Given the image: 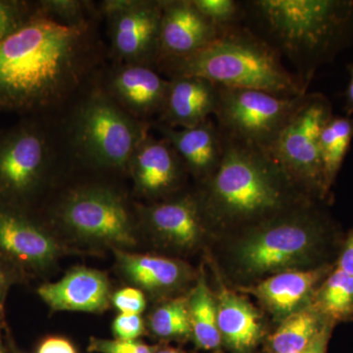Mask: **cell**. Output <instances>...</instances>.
Returning <instances> with one entry per match:
<instances>
[{
    "label": "cell",
    "mask_w": 353,
    "mask_h": 353,
    "mask_svg": "<svg viewBox=\"0 0 353 353\" xmlns=\"http://www.w3.org/2000/svg\"><path fill=\"white\" fill-rule=\"evenodd\" d=\"M94 25L69 26L39 8L0 41V110L44 112L75 94L99 59Z\"/></svg>",
    "instance_id": "6da1fadb"
},
{
    "label": "cell",
    "mask_w": 353,
    "mask_h": 353,
    "mask_svg": "<svg viewBox=\"0 0 353 353\" xmlns=\"http://www.w3.org/2000/svg\"><path fill=\"white\" fill-rule=\"evenodd\" d=\"M243 6L256 28L252 31L288 58L306 88L353 37V0H253Z\"/></svg>",
    "instance_id": "7a4b0ae2"
},
{
    "label": "cell",
    "mask_w": 353,
    "mask_h": 353,
    "mask_svg": "<svg viewBox=\"0 0 353 353\" xmlns=\"http://www.w3.org/2000/svg\"><path fill=\"white\" fill-rule=\"evenodd\" d=\"M203 185L202 210L217 222L259 224L308 203L270 153L227 139L219 168Z\"/></svg>",
    "instance_id": "3957f363"
},
{
    "label": "cell",
    "mask_w": 353,
    "mask_h": 353,
    "mask_svg": "<svg viewBox=\"0 0 353 353\" xmlns=\"http://www.w3.org/2000/svg\"><path fill=\"white\" fill-rule=\"evenodd\" d=\"M169 79L199 77L225 88L264 90L282 97L307 94L282 57L248 28H227L202 50L181 58L164 60L155 67Z\"/></svg>",
    "instance_id": "277c9868"
},
{
    "label": "cell",
    "mask_w": 353,
    "mask_h": 353,
    "mask_svg": "<svg viewBox=\"0 0 353 353\" xmlns=\"http://www.w3.org/2000/svg\"><path fill=\"white\" fill-rule=\"evenodd\" d=\"M150 124L125 112L104 88H94L74 111L70 125L77 157L99 169L128 171L132 153Z\"/></svg>",
    "instance_id": "5b68a950"
},
{
    "label": "cell",
    "mask_w": 353,
    "mask_h": 353,
    "mask_svg": "<svg viewBox=\"0 0 353 353\" xmlns=\"http://www.w3.org/2000/svg\"><path fill=\"white\" fill-rule=\"evenodd\" d=\"M310 208L308 202L256 224L239 246L238 260L243 270L275 275L306 263L323 233L321 218Z\"/></svg>",
    "instance_id": "8992f818"
},
{
    "label": "cell",
    "mask_w": 353,
    "mask_h": 353,
    "mask_svg": "<svg viewBox=\"0 0 353 353\" xmlns=\"http://www.w3.org/2000/svg\"><path fill=\"white\" fill-rule=\"evenodd\" d=\"M52 141L34 118L0 132V205L31 211L50 178Z\"/></svg>",
    "instance_id": "52a82bcc"
},
{
    "label": "cell",
    "mask_w": 353,
    "mask_h": 353,
    "mask_svg": "<svg viewBox=\"0 0 353 353\" xmlns=\"http://www.w3.org/2000/svg\"><path fill=\"white\" fill-rule=\"evenodd\" d=\"M57 224L76 240L122 250L137 243V219L127 199L105 185L71 190L55 211Z\"/></svg>",
    "instance_id": "ba28073f"
},
{
    "label": "cell",
    "mask_w": 353,
    "mask_h": 353,
    "mask_svg": "<svg viewBox=\"0 0 353 353\" xmlns=\"http://www.w3.org/2000/svg\"><path fill=\"white\" fill-rule=\"evenodd\" d=\"M333 115L331 101L324 94H306L268 152L308 197L323 199L328 194L320 157V134Z\"/></svg>",
    "instance_id": "9c48e42d"
},
{
    "label": "cell",
    "mask_w": 353,
    "mask_h": 353,
    "mask_svg": "<svg viewBox=\"0 0 353 353\" xmlns=\"http://www.w3.org/2000/svg\"><path fill=\"white\" fill-rule=\"evenodd\" d=\"M305 94L282 97L219 85L216 124L227 141L269 152Z\"/></svg>",
    "instance_id": "30bf717a"
},
{
    "label": "cell",
    "mask_w": 353,
    "mask_h": 353,
    "mask_svg": "<svg viewBox=\"0 0 353 353\" xmlns=\"http://www.w3.org/2000/svg\"><path fill=\"white\" fill-rule=\"evenodd\" d=\"M99 12L108 22L111 51L118 63L155 69L159 57L162 0H105Z\"/></svg>",
    "instance_id": "8fae6325"
},
{
    "label": "cell",
    "mask_w": 353,
    "mask_h": 353,
    "mask_svg": "<svg viewBox=\"0 0 353 353\" xmlns=\"http://www.w3.org/2000/svg\"><path fill=\"white\" fill-rule=\"evenodd\" d=\"M63 252L57 236L31 211L0 205V264L16 276L38 275Z\"/></svg>",
    "instance_id": "7c38bea8"
},
{
    "label": "cell",
    "mask_w": 353,
    "mask_h": 353,
    "mask_svg": "<svg viewBox=\"0 0 353 353\" xmlns=\"http://www.w3.org/2000/svg\"><path fill=\"white\" fill-rule=\"evenodd\" d=\"M138 219L157 240L178 250L196 245L204 233L205 215L199 196L172 197L137 208Z\"/></svg>",
    "instance_id": "4fadbf2b"
},
{
    "label": "cell",
    "mask_w": 353,
    "mask_h": 353,
    "mask_svg": "<svg viewBox=\"0 0 353 353\" xmlns=\"http://www.w3.org/2000/svg\"><path fill=\"white\" fill-rule=\"evenodd\" d=\"M139 196L157 201L178 189L187 169L166 139L146 134L132 153L128 171Z\"/></svg>",
    "instance_id": "5bb4252c"
},
{
    "label": "cell",
    "mask_w": 353,
    "mask_h": 353,
    "mask_svg": "<svg viewBox=\"0 0 353 353\" xmlns=\"http://www.w3.org/2000/svg\"><path fill=\"white\" fill-rule=\"evenodd\" d=\"M168 88L169 80L153 67L118 63L108 74L104 90L125 112L148 122L161 113Z\"/></svg>",
    "instance_id": "9a60e30c"
},
{
    "label": "cell",
    "mask_w": 353,
    "mask_h": 353,
    "mask_svg": "<svg viewBox=\"0 0 353 353\" xmlns=\"http://www.w3.org/2000/svg\"><path fill=\"white\" fill-rule=\"evenodd\" d=\"M222 31L197 10L192 0H162L157 64L202 50L219 38Z\"/></svg>",
    "instance_id": "2e32d148"
},
{
    "label": "cell",
    "mask_w": 353,
    "mask_h": 353,
    "mask_svg": "<svg viewBox=\"0 0 353 353\" xmlns=\"http://www.w3.org/2000/svg\"><path fill=\"white\" fill-rule=\"evenodd\" d=\"M39 296L54 311L101 313L111 303V285L103 272L75 267L61 280L41 285Z\"/></svg>",
    "instance_id": "e0dca14e"
},
{
    "label": "cell",
    "mask_w": 353,
    "mask_h": 353,
    "mask_svg": "<svg viewBox=\"0 0 353 353\" xmlns=\"http://www.w3.org/2000/svg\"><path fill=\"white\" fill-rule=\"evenodd\" d=\"M155 128L173 146L187 171L202 183L219 168L225 139L211 118L194 127L171 128L157 123Z\"/></svg>",
    "instance_id": "ac0fdd59"
},
{
    "label": "cell",
    "mask_w": 353,
    "mask_h": 353,
    "mask_svg": "<svg viewBox=\"0 0 353 353\" xmlns=\"http://www.w3.org/2000/svg\"><path fill=\"white\" fill-rule=\"evenodd\" d=\"M219 85L199 77L169 79L168 94L158 122L171 128L197 126L215 115Z\"/></svg>",
    "instance_id": "d6986e66"
},
{
    "label": "cell",
    "mask_w": 353,
    "mask_h": 353,
    "mask_svg": "<svg viewBox=\"0 0 353 353\" xmlns=\"http://www.w3.org/2000/svg\"><path fill=\"white\" fill-rule=\"evenodd\" d=\"M117 268L128 282L152 294L171 292L187 282L190 272L178 260L114 250Z\"/></svg>",
    "instance_id": "ffe728a7"
},
{
    "label": "cell",
    "mask_w": 353,
    "mask_h": 353,
    "mask_svg": "<svg viewBox=\"0 0 353 353\" xmlns=\"http://www.w3.org/2000/svg\"><path fill=\"white\" fill-rule=\"evenodd\" d=\"M216 304L222 343L234 353L252 352L262 336L256 309L243 296L225 289L218 294Z\"/></svg>",
    "instance_id": "44dd1931"
},
{
    "label": "cell",
    "mask_w": 353,
    "mask_h": 353,
    "mask_svg": "<svg viewBox=\"0 0 353 353\" xmlns=\"http://www.w3.org/2000/svg\"><path fill=\"white\" fill-rule=\"evenodd\" d=\"M326 272V268L282 272L265 279L250 292L272 312L285 319L307 301Z\"/></svg>",
    "instance_id": "7402d4cb"
},
{
    "label": "cell",
    "mask_w": 353,
    "mask_h": 353,
    "mask_svg": "<svg viewBox=\"0 0 353 353\" xmlns=\"http://www.w3.org/2000/svg\"><path fill=\"white\" fill-rule=\"evenodd\" d=\"M333 322L313 306L301 308L285 318L269 338L270 353H292L307 347Z\"/></svg>",
    "instance_id": "603a6c76"
},
{
    "label": "cell",
    "mask_w": 353,
    "mask_h": 353,
    "mask_svg": "<svg viewBox=\"0 0 353 353\" xmlns=\"http://www.w3.org/2000/svg\"><path fill=\"white\" fill-rule=\"evenodd\" d=\"M192 336L196 347L216 350L222 345L217 320V304L203 275L188 297Z\"/></svg>",
    "instance_id": "cb8c5ba5"
},
{
    "label": "cell",
    "mask_w": 353,
    "mask_h": 353,
    "mask_svg": "<svg viewBox=\"0 0 353 353\" xmlns=\"http://www.w3.org/2000/svg\"><path fill=\"white\" fill-rule=\"evenodd\" d=\"M353 139V116H332L320 134L325 188L330 192Z\"/></svg>",
    "instance_id": "d4e9b609"
},
{
    "label": "cell",
    "mask_w": 353,
    "mask_h": 353,
    "mask_svg": "<svg viewBox=\"0 0 353 353\" xmlns=\"http://www.w3.org/2000/svg\"><path fill=\"white\" fill-rule=\"evenodd\" d=\"M313 307L333 323L352 317L353 276L336 267L318 290Z\"/></svg>",
    "instance_id": "484cf974"
},
{
    "label": "cell",
    "mask_w": 353,
    "mask_h": 353,
    "mask_svg": "<svg viewBox=\"0 0 353 353\" xmlns=\"http://www.w3.org/2000/svg\"><path fill=\"white\" fill-rule=\"evenodd\" d=\"M150 332L161 340L183 341L192 336L189 303L185 297H176L158 305L148 320Z\"/></svg>",
    "instance_id": "4316f807"
},
{
    "label": "cell",
    "mask_w": 353,
    "mask_h": 353,
    "mask_svg": "<svg viewBox=\"0 0 353 353\" xmlns=\"http://www.w3.org/2000/svg\"><path fill=\"white\" fill-rule=\"evenodd\" d=\"M39 8L46 15L69 26H88L94 20V3L80 0H41Z\"/></svg>",
    "instance_id": "83f0119b"
},
{
    "label": "cell",
    "mask_w": 353,
    "mask_h": 353,
    "mask_svg": "<svg viewBox=\"0 0 353 353\" xmlns=\"http://www.w3.org/2000/svg\"><path fill=\"white\" fill-rule=\"evenodd\" d=\"M196 7L211 23L221 30L240 26L245 19L243 3L234 0H192Z\"/></svg>",
    "instance_id": "f1b7e54d"
},
{
    "label": "cell",
    "mask_w": 353,
    "mask_h": 353,
    "mask_svg": "<svg viewBox=\"0 0 353 353\" xmlns=\"http://www.w3.org/2000/svg\"><path fill=\"white\" fill-rule=\"evenodd\" d=\"M37 10V1L0 0V41L16 31Z\"/></svg>",
    "instance_id": "f546056e"
},
{
    "label": "cell",
    "mask_w": 353,
    "mask_h": 353,
    "mask_svg": "<svg viewBox=\"0 0 353 353\" xmlns=\"http://www.w3.org/2000/svg\"><path fill=\"white\" fill-rule=\"evenodd\" d=\"M157 347H150L139 341L104 340L92 338L88 352L97 353H154Z\"/></svg>",
    "instance_id": "4dcf8cb0"
},
{
    "label": "cell",
    "mask_w": 353,
    "mask_h": 353,
    "mask_svg": "<svg viewBox=\"0 0 353 353\" xmlns=\"http://www.w3.org/2000/svg\"><path fill=\"white\" fill-rule=\"evenodd\" d=\"M111 303L121 313L139 314L145 311L146 299L143 290L138 288H124L112 294Z\"/></svg>",
    "instance_id": "1f68e13d"
},
{
    "label": "cell",
    "mask_w": 353,
    "mask_h": 353,
    "mask_svg": "<svg viewBox=\"0 0 353 353\" xmlns=\"http://www.w3.org/2000/svg\"><path fill=\"white\" fill-rule=\"evenodd\" d=\"M112 331L118 340L136 341L145 334V321L139 314L120 313L114 319Z\"/></svg>",
    "instance_id": "d6a6232c"
},
{
    "label": "cell",
    "mask_w": 353,
    "mask_h": 353,
    "mask_svg": "<svg viewBox=\"0 0 353 353\" xmlns=\"http://www.w3.org/2000/svg\"><path fill=\"white\" fill-rule=\"evenodd\" d=\"M38 353H77L71 341L61 336H50L39 345Z\"/></svg>",
    "instance_id": "836d02e7"
},
{
    "label": "cell",
    "mask_w": 353,
    "mask_h": 353,
    "mask_svg": "<svg viewBox=\"0 0 353 353\" xmlns=\"http://www.w3.org/2000/svg\"><path fill=\"white\" fill-rule=\"evenodd\" d=\"M332 327H333V324L329 325L307 347L292 353H326L330 336H331Z\"/></svg>",
    "instance_id": "e575fe53"
},
{
    "label": "cell",
    "mask_w": 353,
    "mask_h": 353,
    "mask_svg": "<svg viewBox=\"0 0 353 353\" xmlns=\"http://www.w3.org/2000/svg\"><path fill=\"white\" fill-rule=\"evenodd\" d=\"M338 268L353 276V232L347 239V243L341 252Z\"/></svg>",
    "instance_id": "d590c367"
},
{
    "label": "cell",
    "mask_w": 353,
    "mask_h": 353,
    "mask_svg": "<svg viewBox=\"0 0 353 353\" xmlns=\"http://www.w3.org/2000/svg\"><path fill=\"white\" fill-rule=\"evenodd\" d=\"M17 276L6 268L4 265L0 264V304H3V297L6 296V290L13 280H16Z\"/></svg>",
    "instance_id": "8d00e7d4"
},
{
    "label": "cell",
    "mask_w": 353,
    "mask_h": 353,
    "mask_svg": "<svg viewBox=\"0 0 353 353\" xmlns=\"http://www.w3.org/2000/svg\"><path fill=\"white\" fill-rule=\"evenodd\" d=\"M350 71V83L345 90V116H353V64L348 66Z\"/></svg>",
    "instance_id": "74e56055"
},
{
    "label": "cell",
    "mask_w": 353,
    "mask_h": 353,
    "mask_svg": "<svg viewBox=\"0 0 353 353\" xmlns=\"http://www.w3.org/2000/svg\"><path fill=\"white\" fill-rule=\"evenodd\" d=\"M3 304H0V353H6V348L3 345V338H2V329H3Z\"/></svg>",
    "instance_id": "f35d334b"
},
{
    "label": "cell",
    "mask_w": 353,
    "mask_h": 353,
    "mask_svg": "<svg viewBox=\"0 0 353 353\" xmlns=\"http://www.w3.org/2000/svg\"><path fill=\"white\" fill-rule=\"evenodd\" d=\"M154 353H185L183 352V350H179V348L168 347V345H165V347H157V350H155Z\"/></svg>",
    "instance_id": "ab89813d"
},
{
    "label": "cell",
    "mask_w": 353,
    "mask_h": 353,
    "mask_svg": "<svg viewBox=\"0 0 353 353\" xmlns=\"http://www.w3.org/2000/svg\"><path fill=\"white\" fill-rule=\"evenodd\" d=\"M11 347H12V353H21L20 352H18L17 350H16L15 347H14V345L12 343H11Z\"/></svg>",
    "instance_id": "60d3db41"
}]
</instances>
